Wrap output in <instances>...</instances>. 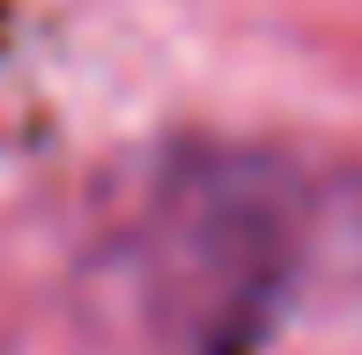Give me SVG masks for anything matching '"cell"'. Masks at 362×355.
Segmentation results:
<instances>
[{
	"label": "cell",
	"mask_w": 362,
	"mask_h": 355,
	"mask_svg": "<svg viewBox=\"0 0 362 355\" xmlns=\"http://www.w3.org/2000/svg\"><path fill=\"white\" fill-rule=\"evenodd\" d=\"M303 267V192L267 156H192L126 237L134 311L163 355H252Z\"/></svg>",
	"instance_id": "cell-1"
}]
</instances>
